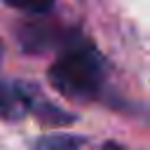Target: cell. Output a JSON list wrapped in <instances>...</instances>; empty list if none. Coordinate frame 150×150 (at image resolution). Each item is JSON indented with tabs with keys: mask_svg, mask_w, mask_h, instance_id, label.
Segmentation results:
<instances>
[{
	"mask_svg": "<svg viewBox=\"0 0 150 150\" xmlns=\"http://www.w3.org/2000/svg\"><path fill=\"white\" fill-rule=\"evenodd\" d=\"M49 80L70 98H91L103 80L101 56L89 45H68L49 66Z\"/></svg>",
	"mask_w": 150,
	"mask_h": 150,
	"instance_id": "1",
	"label": "cell"
},
{
	"mask_svg": "<svg viewBox=\"0 0 150 150\" xmlns=\"http://www.w3.org/2000/svg\"><path fill=\"white\" fill-rule=\"evenodd\" d=\"M28 108H30V98L26 91L9 84H0V117H16Z\"/></svg>",
	"mask_w": 150,
	"mask_h": 150,
	"instance_id": "2",
	"label": "cell"
},
{
	"mask_svg": "<svg viewBox=\"0 0 150 150\" xmlns=\"http://www.w3.org/2000/svg\"><path fill=\"white\" fill-rule=\"evenodd\" d=\"M82 138L73 134H49L42 136L35 145V150H80Z\"/></svg>",
	"mask_w": 150,
	"mask_h": 150,
	"instance_id": "3",
	"label": "cell"
},
{
	"mask_svg": "<svg viewBox=\"0 0 150 150\" xmlns=\"http://www.w3.org/2000/svg\"><path fill=\"white\" fill-rule=\"evenodd\" d=\"M2 2L28 14H45L54 7V0H2Z\"/></svg>",
	"mask_w": 150,
	"mask_h": 150,
	"instance_id": "4",
	"label": "cell"
},
{
	"mask_svg": "<svg viewBox=\"0 0 150 150\" xmlns=\"http://www.w3.org/2000/svg\"><path fill=\"white\" fill-rule=\"evenodd\" d=\"M98 150H127V148H122V145H117V143H103Z\"/></svg>",
	"mask_w": 150,
	"mask_h": 150,
	"instance_id": "5",
	"label": "cell"
}]
</instances>
